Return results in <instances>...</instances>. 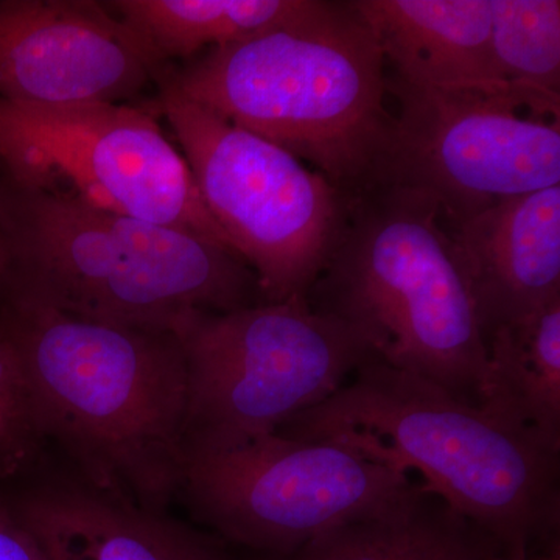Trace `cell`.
I'll return each instance as SVG.
<instances>
[{
    "label": "cell",
    "instance_id": "cell-21",
    "mask_svg": "<svg viewBox=\"0 0 560 560\" xmlns=\"http://www.w3.org/2000/svg\"><path fill=\"white\" fill-rule=\"evenodd\" d=\"M10 279V249L7 238L5 226H3L2 208H0V304L5 298Z\"/></svg>",
    "mask_w": 560,
    "mask_h": 560
},
{
    "label": "cell",
    "instance_id": "cell-14",
    "mask_svg": "<svg viewBox=\"0 0 560 560\" xmlns=\"http://www.w3.org/2000/svg\"><path fill=\"white\" fill-rule=\"evenodd\" d=\"M16 515L49 560H231L213 537L88 486L40 489Z\"/></svg>",
    "mask_w": 560,
    "mask_h": 560
},
{
    "label": "cell",
    "instance_id": "cell-17",
    "mask_svg": "<svg viewBox=\"0 0 560 560\" xmlns=\"http://www.w3.org/2000/svg\"><path fill=\"white\" fill-rule=\"evenodd\" d=\"M481 404L508 412L560 448V298L486 338Z\"/></svg>",
    "mask_w": 560,
    "mask_h": 560
},
{
    "label": "cell",
    "instance_id": "cell-20",
    "mask_svg": "<svg viewBox=\"0 0 560 560\" xmlns=\"http://www.w3.org/2000/svg\"><path fill=\"white\" fill-rule=\"evenodd\" d=\"M0 560H49L16 512L0 506Z\"/></svg>",
    "mask_w": 560,
    "mask_h": 560
},
{
    "label": "cell",
    "instance_id": "cell-9",
    "mask_svg": "<svg viewBox=\"0 0 560 560\" xmlns=\"http://www.w3.org/2000/svg\"><path fill=\"white\" fill-rule=\"evenodd\" d=\"M415 485L410 474L340 442L275 433L231 451L190 453L179 492L221 539L285 556L382 510Z\"/></svg>",
    "mask_w": 560,
    "mask_h": 560
},
{
    "label": "cell",
    "instance_id": "cell-15",
    "mask_svg": "<svg viewBox=\"0 0 560 560\" xmlns=\"http://www.w3.org/2000/svg\"><path fill=\"white\" fill-rule=\"evenodd\" d=\"M495 552L480 530L416 482L382 510L327 530L290 555L260 560H488Z\"/></svg>",
    "mask_w": 560,
    "mask_h": 560
},
{
    "label": "cell",
    "instance_id": "cell-6",
    "mask_svg": "<svg viewBox=\"0 0 560 560\" xmlns=\"http://www.w3.org/2000/svg\"><path fill=\"white\" fill-rule=\"evenodd\" d=\"M175 334L187 370L186 458L278 433L375 357L360 331L307 298L195 312Z\"/></svg>",
    "mask_w": 560,
    "mask_h": 560
},
{
    "label": "cell",
    "instance_id": "cell-16",
    "mask_svg": "<svg viewBox=\"0 0 560 560\" xmlns=\"http://www.w3.org/2000/svg\"><path fill=\"white\" fill-rule=\"evenodd\" d=\"M316 0H113L105 2L164 66L289 25Z\"/></svg>",
    "mask_w": 560,
    "mask_h": 560
},
{
    "label": "cell",
    "instance_id": "cell-22",
    "mask_svg": "<svg viewBox=\"0 0 560 560\" xmlns=\"http://www.w3.org/2000/svg\"><path fill=\"white\" fill-rule=\"evenodd\" d=\"M488 560H560L558 552L555 556H550V558H541V559H533L529 558V555H521V556H504V555H492Z\"/></svg>",
    "mask_w": 560,
    "mask_h": 560
},
{
    "label": "cell",
    "instance_id": "cell-7",
    "mask_svg": "<svg viewBox=\"0 0 560 560\" xmlns=\"http://www.w3.org/2000/svg\"><path fill=\"white\" fill-rule=\"evenodd\" d=\"M154 83L202 205L256 275L264 302L307 298L340 242L352 198L289 151L191 102L168 66Z\"/></svg>",
    "mask_w": 560,
    "mask_h": 560
},
{
    "label": "cell",
    "instance_id": "cell-11",
    "mask_svg": "<svg viewBox=\"0 0 560 560\" xmlns=\"http://www.w3.org/2000/svg\"><path fill=\"white\" fill-rule=\"evenodd\" d=\"M164 68L105 3L0 0V102L124 103Z\"/></svg>",
    "mask_w": 560,
    "mask_h": 560
},
{
    "label": "cell",
    "instance_id": "cell-19",
    "mask_svg": "<svg viewBox=\"0 0 560 560\" xmlns=\"http://www.w3.org/2000/svg\"><path fill=\"white\" fill-rule=\"evenodd\" d=\"M44 441L20 360L0 337V478L28 469Z\"/></svg>",
    "mask_w": 560,
    "mask_h": 560
},
{
    "label": "cell",
    "instance_id": "cell-12",
    "mask_svg": "<svg viewBox=\"0 0 560 560\" xmlns=\"http://www.w3.org/2000/svg\"><path fill=\"white\" fill-rule=\"evenodd\" d=\"M485 338L560 298V186L445 224Z\"/></svg>",
    "mask_w": 560,
    "mask_h": 560
},
{
    "label": "cell",
    "instance_id": "cell-1",
    "mask_svg": "<svg viewBox=\"0 0 560 560\" xmlns=\"http://www.w3.org/2000/svg\"><path fill=\"white\" fill-rule=\"evenodd\" d=\"M0 337L20 360L44 438L61 444L88 488L165 514L186 469L187 370L176 334L7 300Z\"/></svg>",
    "mask_w": 560,
    "mask_h": 560
},
{
    "label": "cell",
    "instance_id": "cell-18",
    "mask_svg": "<svg viewBox=\"0 0 560 560\" xmlns=\"http://www.w3.org/2000/svg\"><path fill=\"white\" fill-rule=\"evenodd\" d=\"M492 54L515 105L559 120V0H492Z\"/></svg>",
    "mask_w": 560,
    "mask_h": 560
},
{
    "label": "cell",
    "instance_id": "cell-4",
    "mask_svg": "<svg viewBox=\"0 0 560 560\" xmlns=\"http://www.w3.org/2000/svg\"><path fill=\"white\" fill-rule=\"evenodd\" d=\"M0 208L10 249L3 301L173 334L191 313L264 302L234 250L191 232L21 186L2 172Z\"/></svg>",
    "mask_w": 560,
    "mask_h": 560
},
{
    "label": "cell",
    "instance_id": "cell-3",
    "mask_svg": "<svg viewBox=\"0 0 560 560\" xmlns=\"http://www.w3.org/2000/svg\"><path fill=\"white\" fill-rule=\"evenodd\" d=\"M385 58L350 2L168 66L187 98L308 162L357 198L378 186L393 139Z\"/></svg>",
    "mask_w": 560,
    "mask_h": 560
},
{
    "label": "cell",
    "instance_id": "cell-13",
    "mask_svg": "<svg viewBox=\"0 0 560 560\" xmlns=\"http://www.w3.org/2000/svg\"><path fill=\"white\" fill-rule=\"evenodd\" d=\"M394 79L512 101L492 54V0H352ZM515 105V103H514Z\"/></svg>",
    "mask_w": 560,
    "mask_h": 560
},
{
    "label": "cell",
    "instance_id": "cell-8",
    "mask_svg": "<svg viewBox=\"0 0 560 560\" xmlns=\"http://www.w3.org/2000/svg\"><path fill=\"white\" fill-rule=\"evenodd\" d=\"M0 172L21 186L232 249L183 153L151 114L127 103L0 102Z\"/></svg>",
    "mask_w": 560,
    "mask_h": 560
},
{
    "label": "cell",
    "instance_id": "cell-5",
    "mask_svg": "<svg viewBox=\"0 0 560 560\" xmlns=\"http://www.w3.org/2000/svg\"><path fill=\"white\" fill-rule=\"evenodd\" d=\"M307 302L360 331L375 359L481 405L488 345L433 198L397 186L353 198Z\"/></svg>",
    "mask_w": 560,
    "mask_h": 560
},
{
    "label": "cell",
    "instance_id": "cell-2",
    "mask_svg": "<svg viewBox=\"0 0 560 560\" xmlns=\"http://www.w3.org/2000/svg\"><path fill=\"white\" fill-rule=\"evenodd\" d=\"M335 441L410 474L499 555H529L560 522V448L489 404L471 405L436 383L378 359L334 396L278 431Z\"/></svg>",
    "mask_w": 560,
    "mask_h": 560
},
{
    "label": "cell",
    "instance_id": "cell-10",
    "mask_svg": "<svg viewBox=\"0 0 560 560\" xmlns=\"http://www.w3.org/2000/svg\"><path fill=\"white\" fill-rule=\"evenodd\" d=\"M388 92L399 110L378 186L433 198L445 224L560 186L559 120L522 116L508 98L423 90L394 77Z\"/></svg>",
    "mask_w": 560,
    "mask_h": 560
}]
</instances>
